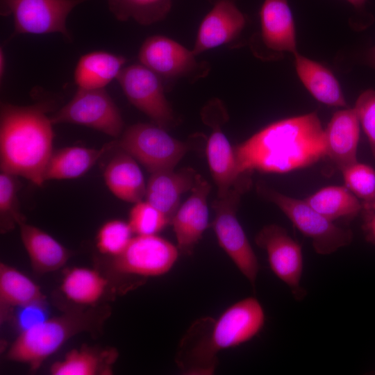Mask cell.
Wrapping results in <instances>:
<instances>
[{
    "mask_svg": "<svg viewBox=\"0 0 375 375\" xmlns=\"http://www.w3.org/2000/svg\"><path fill=\"white\" fill-rule=\"evenodd\" d=\"M233 147L240 174L288 173L326 157L325 129L313 112L273 122Z\"/></svg>",
    "mask_w": 375,
    "mask_h": 375,
    "instance_id": "1",
    "label": "cell"
},
{
    "mask_svg": "<svg viewBox=\"0 0 375 375\" xmlns=\"http://www.w3.org/2000/svg\"><path fill=\"white\" fill-rule=\"evenodd\" d=\"M50 103L29 106L2 103L0 115L1 171L44 183V173L53 152Z\"/></svg>",
    "mask_w": 375,
    "mask_h": 375,
    "instance_id": "2",
    "label": "cell"
},
{
    "mask_svg": "<svg viewBox=\"0 0 375 375\" xmlns=\"http://www.w3.org/2000/svg\"><path fill=\"white\" fill-rule=\"evenodd\" d=\"M108 312L103 308H92L45 318L21 331L10 347L7 357L36 370L74 335L98 329L108 316Z\"/></svg>",
    "mask_w": 375,
    "mask_h": 375,
    "instance_id": "3",
    "label": "cell"
},
{
    "mask_svg": "<svg viewBox=\"0 0 375 375\" xmlns=\"http://www.w3.org/2000/svg\"><path fill=\"white\" fill-rule=\"evenodd\" d=\"M265 323L260 302L253 297L244 298L227 308L216 319H200L194 332L193 349L204 362L217 365L218 352L251 340Z\"/></svg>",
    "mask_w": 375,
    "mask_h": 375,
    "instance_id": "4",
    "label": "cell"
},
{
    "mask_svg": "<svg viewBox=\"0 0 375 375\" xmlns=\"http://www.w3.org/2000/svg\"><path fill=\"white\" fill-rule=\"evenodd\" d=\"M251 174H244L224 194L212 203V226L219 246L253 287L260 269L257 256L237 217L241 198L251 184Z\"/></svg>",
    "mask_w": 375,
    "mask_h": 375,
    "instance_id": "5",
    "label": "cell"
},
{
    "mask_svg": "<svg viewBox=\"0 0 375 375\" xmlns=\"http://www.w3.org/2000/svg\"><path fill=\"white\" fill-rule=\"evenodd\" d=\"M257 191L277 206L292 224L311 240L318 254H331L351 242L353 233L350 229L338 226L313 209L305 200L285 195L260 183L257 184Z\"/></svg>",
    "mask_w": 375,
    "mask_h": 375,
    "instance_id": "6",
    "label": "cell"
},
{
    "mask_svg": "<svg viewBox=\"0 0 375 375\" xmlns=\"http://www.w3.org/2000/svg\"><path fill=\"white\" fill-rule=\"evenodd\" d=\"M117 144L151 173L174 169L188 149L164 128L144 123L127 128Z\"/></svg>",
    "mask_w": 375,
    "mask_h": 375,
    "instance_id": "7",
    "label": "cell"
},
{
    "mask_svg": "<svg viewBox=\"0 0 375 375\" xmlns=\"http://www.w3.org/2000/svg\"><path fill=\"white\" fill-rule=\"evenodd\" d=\"M51 119L53 124H79L112 137H118L124 126L118 108L104 88H78L72 99L51 116Z\"/></svg>",
    "mask_w": 375,
    "mask_h": 375,
    "instance_id": "8",
    "label": "cell"
},
{
    "mask_svg": "<svg viewBox=\"0 0 375 375\" xmlns=\"http://www.w3.org/2000/svg\"><path fill=\"white\" fill-rule=\"evenodd\" d=\"M88 0H1V14L10 15L13 35L60 33L70 39L66 27L69 14Z\"/></svg>",
    "mask_w": 375,
    "mask_h": 375,
    "instance_id": "9",
    "label": "cell"
},
{
    "mask_svg": "<svg viewBox=\"0 0 375 375\" xmlns=\"http://www.w3.org/2000/svg\"><path fill=\"white\" fill-rule=\"evenodd\" d=\"M178 253L176 246L157 235H137L122 253L112 257L111 266L122 275L158 276L173 267Z\"/></svg>",
    "mask_w": 375,
    "mask_h": 375,
    "instance_id": "10",
    "label": "cell"
},
{
    "mask_svg": "<svg viewBox=\"0 0 375 375\" xmlns=\"http://www.w3.org/2000/svg\"><path fill=\"white\" fill-rule=\"evenodd\" d=\"M255 240L265 251L272 272L287 285L296 300H302L306 292L301 285L303 269L301 244L275 224L265 226Z\"/></svg>",
    "mask_w": 375,
    "mask_h": 375,
    "instance_id": "11",
    "label": "cell"
},
{
    "mask_svg": "<svg viewBox=\"0 0 375 375\" xmlns=\"http://www.w3.org/2000/svg\"><path fill=\"white\" fill-rule=\"evenodd\" d=\"M117 80L131 104L164 128L173 120L172 109L165 95L160 78L140 64L124 67Z\"/></svg>",
    "mask_w": 375,
    "mask_h": 375,
    "instance_id": "12",
    "label": "cell"
},
{
    "mask_svg": "<svg viewBox=\"0 0 375 375\" xmlns=\"http://www.w3.org/2000/svg\"><path fill=\"white\" fill-rule=\"evenodd\" d=\"M203 120L212 131L206 146V156L213 180L217 187V196L224 194L244 174H240L234 151L221 129L226 120V111L219 100H213L203 111Z\"/></svg>",
    "mask_w": 375,
    "mask_h": 375,
    "instance_id": "13",
    "label": "cell"
},
{
    "mask_svg": "<svg viewBox=\"0 0 375 375\" xmlns=\"http://www.w3.org/2000/svg\"><path fill=\"white\" fill-rule=\"evenodd\" d=\"M210 190L208 182L197 174L191 194L178 208L170 222L176 238V247L185 255L192 253L208 227L207 199Z\"/></svg>",
    "mask_w": 375,
    "mask_h": 375,
    "instance_id": "14",
    "label": "cell"
},
{
    "mask_svg": "<svg viewBox=\"0 0 375 375\" xmlns=\"http://www.w3.org/2000/svg\"><path fill=\"white\" fill-rule=\"evenodd\" d=\"M196 56L176 41L163 35H152L142 43L138 53L140 63L160 78L189 75L198 67Z\"/></svg>",
    "mask_w": 375,
    "mask_h": 375,
    "instance_id": "15",
    "label": "cell"
},
{
    "mask_svg": "<svg viewBox=\"0 0 375 375\" xmlns=\"http://www.w3.org/2000/svg\"><path fill=\"white\" fill-rule=\"evenodd\" d=\"M212 4L199 28L192 49L195 56L231 42L245 26L244 16L235 0H213Z\"/></svg>",
    "mask_w": 375,
    "mask_h": 375,
    "instance_id": "16",
    "label": "cell"
},
{
    "mask_svg": "<svg viewBox=\"0 0 375 375\" xmlns=\"http://www.w3.org/2000/svg\"><path fill=\"white\" fill-rule=\"evenodd\" d=\"M324 129L326 157L337 169L341 172L358 161L360 122L354 108L335 112Z\"/></svg>",
    "mask_w": 375,
    "mask_h": 375,
    "instance_id": "17",
    "label": "cell"
},
{
    "mask_svg": "<svg viewBox=\"0 0 375 375\" xmlns=\"http://www.w3.org/2000/svg\"><path fill=\"white\" fill-rule=\"evenodd\" d=\"M197 174L190 167L151 173L146 185V201L162 212L170 223L179 208L182 194L192 190Z\"/></svg>",
    "mask_w": 375,
    "mask_h": 375,
    "instance_id": "18",
    "label": "cell"
},
{
    "mask_svg": "<svg viewBox=\"0 0 375 375\" xmlns=\"http://www.w3.org/2000/svg\"><path fill=\"white\" fill-rule=\"evenodd\" d=\"M262 38L269 49L297 53L294 22L288 0H265L260 11Z\"/></svg>",
    "mask_w": 375,
    "mask_h": 375,
    "instance_id": "19",
    "label": "cell"
},
{
    "mask_svg": "<svg viewBox=\"0 0 375 375\" xmlns=\"http://www.w3.org/2000/svg\"><path fill=\"white\" fill-rule=\"evenodd\" d=\"M18 226L22 243L36 272H53L66 263L69 251L55 238L24 220Z\"/></svg>",
    "mask_w": 375,
    "mask_h": 375,
    "instance_id": "20",
    "label": "cell"
},
{
    "mask_svg": "<svg viewBox=\"0 0 375 375\" xmlns=\"http://www.w3.org/2000/svg\"><path fill=\"white\" fill-rule=\"evenodd\" d=\"M103 178L110 191L121 200L135 203L145 197L143 174L135 159L122 150L106 165Z\"/></svg>",
    "mask_w": 375,
    "mask_h": 375,
    "instance_id": "21",
    "label": "cell"
},
{
    "mask_svg": "<svg viewBox=\"0 0 375 375\" xmlns=\"http://www.w3.org/2000/svg\"><path fill=\"white\" fill-rule=\"evenodd\" d=\"M116 143L108 142L100 149L69 147L53 151L46 167L44 181L81 176Z\"/></svg>",
    "mask_w": 375,
    "mask_h": 375,
    "instance_id": "22",
    "label": "cell"
},
{
    "mask_svg": "<svg viewBox=\"0 0 375 375\" xmlns=\"http://www.w3.org/2000/svg\"><path fill=\"white\" fill-rule=\"evenodd\" d=\"M118 357L113 348L82 347L69 351L50 369L53 375H109Z\"/></svg>",
    "mask_w": 375,
    "mask_h": 375,
    "instance_id": "23",
    "label": "cell"
},
{
    "mask_svg": "<svg viewBox=\"0 0 375 375\" xmlns=\"http://www.w3.org/2000/svg\"><path fill=\"white\" fill-rule=\"evenodd\" d=\"M126 58L106 51H93L81 56L74 70V81L78 88L103 89L117 78Z\"/></svg>",
    "mask_w": 375,
    "mask_h": 375,
    "instance_id": "24",
    "label": "cell"
},
{
    "mask_svg": "<svg viewBox=\"0 0 375 375\" xmlns=\"http://www.w3.org/2000/svg\"><path fill=\"white\" fill-rule=\"evenodd\" d=\"M294 57L299 78L317 100L332 106L347 107L340 84L329 69L298 53Z\"/></svg>",
    "mask_w": 375,
    "mask_h": 375,
    "instance_id": "25",
    "label": "cell"
},
{
    "mask_svg": "<svg viewBox=\"0 0 375 375\" xmlns=\"http://www.w3.org/2000/svg\"><path fill=\"white\" fill-rule=\"evenodd\" d=\"M304 200L313 209L333 222L340 219H352L363 209L362 202L345 185L324 187Z\"/></svg>",
    "mask_w": 375,
    "mask_h": 375,
    "instance_id": "26",
    "label": "cell"
},
{
    "mask_svg": "<svg viewBox=\"0 0 375 375\" xmlns=\"http://www.w3.org/2000/svg\"><path fill=\"white\" fill-rule=\"evenodd\" d=\"M108 283L99 272L74 267L64 274L60 290L65 297L78 305L93 306L103 296Z\"/></svg>",
    "mask_w": 375,
    "mask_h": 375,
    "instance_id": "27",
    "label": "cell"
},
{
    "mask_svg": "<svg viewBox=\"0 0 375 375\" xmlns=\"http://www.w3.org/2000/svg\"><path fill=\"white\" fill-rule=\"evenodd\" d=\"M40 287L17 269L0 265V300L3 306L23 307L44 301Z\"/></svg>",
    "mask_w": 375,
    "mask_h": 375,
    "instance_id": "28",
    "label": "cell"
},
{
    "mask_svg": "<svg viewBox=\"0 0 375 375\" xmlns=\"http://www.w3.org/2000/svg\"><path fill=\"white\" fill-rule=\"evenodd\" d=\"M110 11L119 21L133 19L148 26L163 19L169 12L171 0H108Z\"/></svg>",
    "mask_w": 375,
    "mask_h": 375,
    "instance_id": "29",
    "label": "cell"
},
{
    "mask_svg": "<svg viewBox=\"0 0 375 375\" xmlns=\"http://www.w3.org/2000/svg\"><path fill=\"white\" fill-rule=\"evenodd\" d=\"M17 176L1 172L0 174V217L1 231L6 232L24 220L18 208Z\"/></svg>",
    "mask_w": 375,
    "mask_h": 375,
    "instance_id": "30",
    "label": "cell"
},
{
    "mask_svg": "<svg viewBox=\"0 0 375 375\" xmlns=\"http://www.w3.org/2000/svg\"><path fill=\"white\" fill-rule=\"evenodd\" d=\"M133 233L128 222L120 219L110 220L99 228L97 247L103 254L117 256L127 247Z\"/></svg>",
    "mask_w": 375,
    "mask_h": 375,
    "instance_id": "31",
    "label": "cell"
},
{
    "mask_svg": "<svg viewBox=\"0 0 375 375\" xmlns=\"http://www.w3.org/2000/svg\"><path fill=\"white\" fill-rule=\"evenodd\" d=\"M341 172L344 185L362 203L375 200V169L372 167L356 161Z\"/></svg>",
    "mask_w": 375,
    "mask_h": 375,
    "instance_id": "32",
    "label": "cell"
},
{
    "mask_svg": "<svg viewBox=\"0 0 375 375\" xmlns=\"http://www.w3.org/2000/svg\"><path fill=\"white\" fill-rule=\"evenodd\" d=\"M128 222L137 235H156L169 224L162 212L146 201L135 203Z\"/></svg>",
    "mask_w": 375,
    "mask_h": 375,
    "instance_id": "33",
    "label": "cell"
},
{
    "mask_svg": "<svg viewBox=\"0 0 375 375\" xmlns=\"http://www.w3.org/2000/svg\"><path fill=\"white\" fill-rule=\"evenodd\" d=\"M354 109L375 160V90L369 89L362 92L356 100Z\"/></svg>",
    "mask_w": 375,
    "mask_h": 375,
    "instance_id": "34",
    "label": "cell"
},
{
    "mask_svg": "<svg viewBox=\"0 0 375 375\" xmlns=\"http://www.w3.org/2000/svg\"><path fill=\"white\" fill-rule=\"evenodd\" d=\"M363 229L367 238L375 244V210L363 208Z\"/></svg>",
    "mask_w": 375,
    "mask_h": 375,
    "instance_id": "35",
    "label": "cell"
},
{
    "mask_svg": "<svg viewBox=\"0 0 375 375\" xmlns=\"http://www.w3.org/2000/svg\"><path fill=\"white\" fill-rule=\"evenodd\" d=\"M368 62L375 68V46L367 53Z\"/></svg>",
    "mask_w": 375,
    "mask_h": 375,
    "instance_id": "36",
    "label": "cell"
},
{
    "mask_svg": "<svg viewBox=\"0 0 375 375\" xmlns=\"http://www.w3.org/2000/svg\"><path fill=\"white\" fill-rule=\"evenodd\" d=\"M5 69V57L2 49L0 51V76L1 78L3 76Z\"/></svg>",
    "mask_w": 375,
    "mask_h": 375,
    "instance_id": "37",
    "label": "cell"
},
{
    "mask_svg": "<svg viewBox=\"0 0 375 375\" xmlns=\"http://www.w3.org/2000/svg\"><path fill=\"white\" fill-rule=\"evenodd\" d=\"M347 1L357 8H362L366 2V0H347Z\"/></svg>",
    "mask_w": 375,
    "mask_h": 375,
    "instance_id": "38",
    "label": "cell"
},
{
    "mask_svg": "<svg viewBox=\"0 0 375 375\" xmlns=\"http://www.w3.org/2000/svg\"><path fill=\"white\" fill-rule=\"evenodd\" d=\"M363 208L375 210V200L369 203H363Z\"/></svg>",
    "mask_w": 375,
    "mask_h": 375,
    "instance_id": "39",
    "label": "cell"
}]
</instances>
